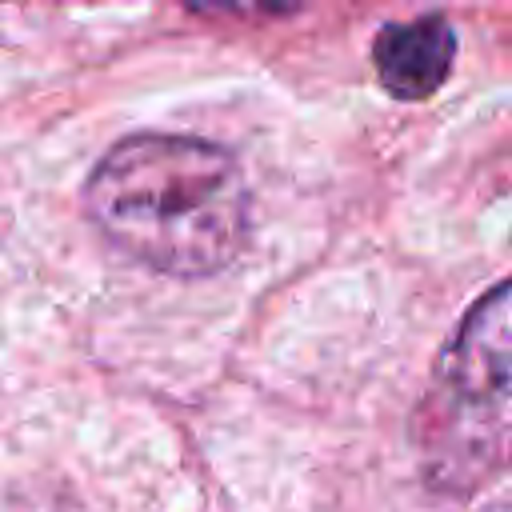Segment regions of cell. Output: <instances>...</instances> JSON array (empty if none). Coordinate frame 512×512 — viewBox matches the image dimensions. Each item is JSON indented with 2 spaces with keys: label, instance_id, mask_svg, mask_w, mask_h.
Returning <instances> with one entry per match:
<instances>
[{
  "label": "cell",
  "instance_id": "cell-2",
  "mask_svg": "<svg viewBox=\"0 0 512 512\" xmlns=\"http://www.w3.org/2000/svg\"><path fill=\"white\" fill-rule=\"evenodd\" d=\"M440 376L468 400L512 396V280L480 296L444 344Z\"/></svg>",
  "mask_w": 512,
  "mask_h": 512
},
{
  "label": "cell",
  "instance_id": "cell-3",
  "mask_svg": "<svg viewBox=\"0 0 512 512\" xmlns=\"http://www.w3.org/2000/svg\"><path fill=\"white\" fill-rule=\"evenodd\" d=\"M456 60V32L440 16L384 24L372 40L380 84L400 100H428L444 88Z\"/></svg>",
  "mask_w": 512,
  "mask_h": 512
},
{
  "label": "cell",
  "instance_id": "cell-1",
  "mask_svg": "<svg viewBox=\"0 0 512 512\" xmlns=\"http://www.w3.org/2000/svg\"><path fill=\"white\" fill-rule=\"evenodd\" d=\"M84 208L112 248L164 276H212L232 264L252 216L232 152L176 132L116 140L84 184Z\"/></svg>",
  "mask_w": 512,
  "mask_h": 512
}]
</instances>
